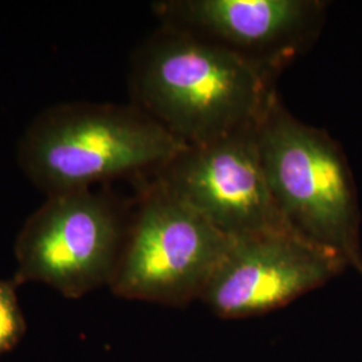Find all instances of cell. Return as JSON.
<instances>
[{"instance_id": "obj_3", "label": "cell", "mask_w": 362, "mask_h": 362, "mask_svg": "<svg viewBox=\"0 0 362 362\" xmlns=\"http://www.w3.org/2000/svg\"><path fill=\"white\" fill-rule=\"evenodd\" d=\"M257 140L266 180L286 221L362 274L361 214L339 144L293 116L278 93L258 121Z\"/></svg>"}, {"instance_id": "obj_9", "label": "cell", "mask_w": 362, "mask_h": 362, "mask_svg": "<svg viewBox=\"0 0 362 362\" xmlns=\"http://www.w3.org/2000/svg\"><path fill=\"white\" fill-rule=\"evenodd\" d=\"M13 279L0 278V356L11 351L26 334L25 314Z\"/></svg>"}, {"instance_id": "obj_4", "label": "cell", "mask_w": 362, "mask_h": 362, "mask_svg": "<svg viewBox=\"0 0 362 362\" xmlns=\"http://www.w3.org/2000/svg\"><path fill=\"white\" fill-rule=\"evenodd\" d=\"M136 187L129 228L109 287L130 300L185 306L203 296L230 236L157 176Z\"/></svg>"}, {"instance_id": "obj_7", "label": "cell", "mask_w": 362, "mask_h": 362, "mask_svg": "<svg viewBox=\"0 0 362 362\" xmlns=\"http://www.w3.org/2000/svg\"><path fill=\"white\" fill-rule=\"evenodd\" d=\"M152 10L161 26L233 52L278 79L311 49L324 26L320 0H160Z\"/></svg>"}, {"instance_id": "obj_8", "label": "cell", "mask_w": 362, "mask_h": 362, "mask_svg": "<svg viewBox=\"0 0 362 362\" xmlns=\"http://www.w3.org/2000/svg\"><path fill=\"white\" fill-rule=\"evenodd\" d=\"M257 125L215 143L187 146L155 175L231 238L293 228L276 207L266 180Z\"/></svg>"}, {"instance_id": "obj_2", "label": "cell", "mask_w": 362, "mask_h": 362, "mask_svg": "<svg viewBox=\"0 0 362 362\" xmlns=\"http://www.w3.org/2000/svg\"><path fill=\"white\" fill-rule=\"evenodd\" d=\"M132 104L61 103L43 109L22 133L19 168L46 196L151 179L185 149Z\"/></svg>"}, {"instance_id": "obj_5", "label": "cell", "mask_w": 362, "mask_h": 362, "mask_svg": "<svg viewBox=\"0 0 362 362\" xmlns=\"http://www.w3.org/2000/svg\"><path fill=\"white\" fill-rule=\"evenodd\" d=\"M133 203L107 185L46 196L15 239V284H43L69 299L110 286Z\"/></svg>"}, {"instance_id": "obj_6", "label": "cell", "mask_w": 362, "mask_h": 362, "mask_svg": "<svg viewBox=\"0 0 362 362\" xmlns=\"http://www.w3.org/2000/svg\"><path fill=\"white\" fill-rule=\"evenodd\" d=\"M348 267L338 252L294 228L230 236L202 300L226 320L281 309Z\"/></svg>"}, {"instance_id": "obj_1", "label": "cell", "mask_w": 362, "mask_h": 362, "mask_svg": "<svg viewBox=\"0 0 362 362\" xmlns=\"http://www.w3.org/2000/svg\"><path fill=\"white\" fill-rule=\"evenodd\" d=\"M275 78L216 45L158 26L130 59L132 104L187 146L258 124Z\"/></svg>"}]
</instances>
